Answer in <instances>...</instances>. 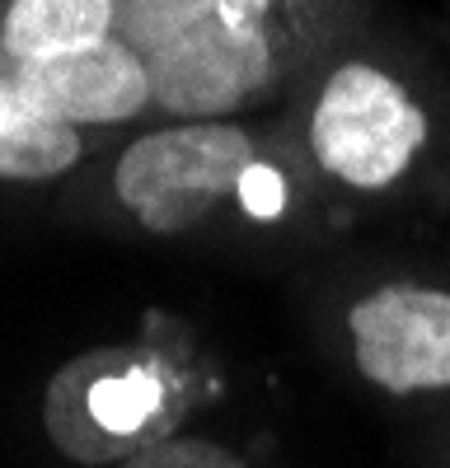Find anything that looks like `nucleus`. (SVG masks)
I'll return each instance as SVG.
<instances>
[{
    "instance_id": "nucleus-8",
    "label": "nucleus",
    "mask_w": 450,
    "mask_h": 468,
    "mask_svg": "<svg viewBox=\"0 0 450 468\" xmlns=\"http://www.w3.org/2000/svg\"><path fill=\"white\" fill-rule=\"evenodd\" d=\"M118 33V0H0V57L24 66Z\"/></svg>"
},
{
    "instance_id": "nucleus-4",
    "label": "nucleus",
    "mask_w": 450,
    "mask_h": 468,
    "mask_svg": "<svg viewBox=\"0 0 450 468\" xmlns=\"http://www.w3.org/2000/svg\"><path fill=\"white\" fill-rule=\"evenodd\" d=\"M268 136L249 122H165L112 160V197L145 234H183L235 202Z\"/></svg>"
},
{
    "instance_id": "nucleus-2",
    "label": "nucleus",
    "mask_w": 450,
    "mask_h": 468,
    "mask_svg": "<svg viewBox=\"0 0 450 468\" xmlns=\"http://www.w3.org/2000/svg\"><path fill=\"white\" fill-rule=\"evenodd\" d=\"M295 99L305 154L324 178L352 192L394 187L432 141V117L418 90L375 57H328Z\"/></svg>"
},
{
    "instance_id": "nucleus-6",
    "label": "nucleus",
    "mask_w": 450,
    "mask_h": 468,
    "mask_svg": "<svg viewBox=\"0 0 450 468\" xmlns=\"http://www.w3.org/2000/svg\"><path fill=\"white\" fill-rule=\"evenodd\" d=\"M19 75L52 112H61L66 122L85 127V132L123 127V122H136V117H160L150 66L118 33L85 43V48L57 52V57H43V61H24Z\"/></svg>"
},
{
    "instance_id": "nucleus-9",
    "label": "nucleus",
    "mask_w": 450,
    "mask_h": 468,
    "mask_svg": "<svg viewBox=\"0 0 450 468\" xmlns=\"http://www.w3.org/2000/svg\"><path fill=\"white\" fill-rule=\"evenodd\" d=\"M118 468H244V459L235 450H225L220 441H202V436H169L160 445H150L132 459H123Z\"/></svg>"
},
{
    "instance_id": "nucleus-7",
    "label": "nucleus",
    "mask_w": 450,
    "mask_h": 468,
    "mask_svg": "<svg viewBox=\"0 0 450 468\" xmlns=\"http://www.w3.org/2000/svg\"><path fill=\"white\" fill-rule=\"evenodd\" d=\"M90 132L52 112L38 90L0 57V183H52L85 160Z\"/></svg>"
},
{
    "instance_id": "nucleus-5",
    "label": "nucleus",
    "mask_w": 450,
    "mask_h": 468,
    "mask_svg": "<svg viewBox=\"0 0 450 468\" xmlns=\"http://www.w3.org/2000/svg\"><path fill=\"white\" fill-rule=\"evenodd\" d=\"M357 370L385 394L450 388V291L394 282L348 314Z\"/></svg>"
},
{
    "instance_id": "nucleus-1",
    "label": "nucleus",
    "mask_w": 450,
    "mask_h": 468,
    "mask_svg": "<svg viewBox=\"0 0 450 468\" xmlns=\"http://www.w3.org/2000/svg\"><path fill=\"white\" fill-rule=\"evenodd\" d=\"M357 19V0H118V37L150 66L165 122H244L295 99Z\"/></svg>"
},
{
    "instance_id": "nucleus-3",
    "label": "nucleus",
    "mask_w": 450,
    "mask_h": 468,
    "mask_svg": "<svg viewBox=\"0 0 450 468\" xmlns=\"http://www.w3.org/2000/svg\"><path fill=\"white\" fill-rule=\"evenodd\" d=\"M188 412L183 366L160 346H99L66 361L43 394V431L75 463H112L178 436Z\"/></svg>"
},
{
    "instance_id": "nucleus-10",
    "label": "nucleus",
    "mask_w": 450,
    "mask_h": 468,
    "mask_svg": "<svg viewBox=\"0 0 450 468\" xmlns=\"http://www.w3.org/2000/svg\"><path fill=\"white\" fill-rule=\"evenodd\" d=\"M235 202H240V211H244L249 220H277V216L286 211V202H291V178H286V169L273 160L268 150H262V160L244 174Z\"/></svg>"
}]
</instances>
